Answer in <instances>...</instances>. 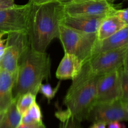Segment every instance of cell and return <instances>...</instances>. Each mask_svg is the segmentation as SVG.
<instances>
[{"label":"cell","mask_w":128,"mask_h":128,"mask_svg":"<svg viewBox=\"0 0 128 128\" xmlns=\"http://www.w3.org/2000/svg\"><path fill=\"white\" fill-rule=\"evenodd\" d=\"M5 34H6L4 32H2V31H0V40H1V39H2V38L3 37L4 35H5Z\"/></svg>","instance_id":"4dcf8cb0"},{"label":"cell","mask_w":128,"mask_h":128,"mask_svg":"<svg viewBox=\"0 0 128 128\" xmlns=\"http://www.w3.org/2000/svg\"><path fill=\"white\" fill-rule=\"evenodd\" d=\"M37 124H24L20 122L17 128H33Z\"/></svg>","instance_id":"83f0119b"},{"label":"cell","mask_w":128,"mask_h":128,"mask_svg":"<svg viewBox=\"0 0 128 128\" xmlns=\"http://www.w3.org/2000/svg\"><path fill=\"white\" fill-rule=\"evenodd\" d=\"M128 101L123 99L109 102L95 103L88 116L87 120L92 122H101L106 125L113 121H127Z\"/></svg>","instance_id":"ba28073f"},{"label":"cell","mask_w":128,"mask_h":128,"mask_svg":"<svg viewBox=\"0 0 128 128\" xmlns=\"http://www.w3.org/2000/svg\"><path fill=\"white\" fill-rule=\"evenodd\" d=\"M128 46V26L104 40H98L90 58L102 52Z\"/></svg>","instance_id":"7c38bea8"},{"label":"cell","mask_w":128,"mask_h":128,"mask_svg":"<svg viewBox=\"0 0 128 128\" xmlns=\"http://www.w3.org/2000/svg\"><path fill=\"white\" fill-rule=\"evenodd\" d=\"M58 38L64 52L75 55L82 64L90 59L98 41L96 33H82L62 24L59 26Z\"/></svg>","instance_id":"5b68a950"},{"label":"cell","mask_w":128,"mask_h":128,"mask_svg":"<svg viewBox=\"0 0 128 128\" xmlns=\"http://www.w3.org/2000/svg\"><path fill=\"white\" fill-rule=\"evenodd\" d=\"M82 62L75 55L64 52L56 72L58 79L73 80L80 73Z\"/></svg>","instance_id":"4fadbf2b"},{"label":"cell","mask_w":128,"mask_h":128,"mask_svg":"<svg viewBox=\"0 0 128 128\" xmlns=\"http://www.w3.org/2000/svg\"><path fill=\"white\" fill-rule=\"evenodd\" d=\"M126 26H128V24L125 23L118 17L112 14L108 15L100 24L96 33L98 40L100 41L112 36Z\"/></svg>","instance_id":"9a60e30c"},{"label":"cell","mask_w":128,"mask_h":128,"mask_svg":"<svg viewBox=\"0 0 128 128\" xmlns=\"http://www.w3.org/2000/svg\"><path fill=\"white\" fill-rule=\"evenodd\" d=\"M6 40H2V39L0 40V61L4 53L5 48H6Z\"/></svg>","instance_id":"484cf974"},{"label":"cell","mask_w":128,"mask_h":128,"mask_svg":"<svg viewBox=\"0 0 128 128\" xmlns=\"http://www.w3.org/2000/svg\"><path fill=\"white\" fill-rule=\"evenodd\" d=\"M36 95L31 92H27L21 95L16 100V108L21 116L24 114L31 107L33 102L36 101Z\"/></svg>","instance_id":"d6986e66"},{"label":"cell","mask_w":128,"mask_h":128,"mask_svg":"<svg viewBox=\"0 0 128 128\" xmlns=\"http://www.w3.org/2000/svg\"><path fill=\"white\" fill-rule=\"evenodd\" d=\"M116 9L110 1L100 0H77L62 5L64 13L69 15L107 16Z\"/></svg>","instance_id":"9c48e42d"},{"label":"cell","mask_w":128,"mask_h":128,"mask_svg":"<svg viewBox=\"0 0 128 128\" xmlns=\"http://www.w3.org/2000/svg\"><path fill=\"white\" fill-rule=\"evenodd\" d=\"M33 128H46V126H45V125L44 124V123L42 121V122L37 124Z\"/></svg>","instance_id":"f546056e"},{"label":"cell","mask_w":128,"mask_h":128,"mask_svg":"<svg viewBox=\"0 0 128 128\" xmlns=\"http://www.w3.org/2000/svg\"><path fill=\"white\" fill-rule=\"evenodd\" d=\"M50 55L46 52L36 51L30 46L19 62L12 90L13 100H17L27 92L36 96L42 81L50 78Z\"/></svg>","instance_id":"7a4b0ae2"},{"label":"cell","mask_w":128,"mask_h":128,"mask_svg":"<svg viewBox=\"0 0 128 128\" xmlns=\"http://www.w3.org/2000/svg\"><path fill=\"white\" fill-rule=\"evenodd\" d=\"M63 13L62 4L58 1L32 5L28 32L31 48L46 52L51 41L58 38L60 21Z\"/></svg>","instance_id":"6da1fadb"},{"label":"cell","mask_w":128,"mask_h":128,"mask_svg":"<svg viewBox=\"0 0 128 128\" xmlns=\"http://www.w3.org/2000/svg\"><path fill=\"white\" fill-rule=\"evenodd\" d=\"M128 59V46L102 52L90 58L82 64L80 73L72 80L76 86L92 77H100L123 66Z\"/></svg>","instance_id":"3957f363"},{"label":"cell","mask_w":128,"mask_h":128,"mask_svg":"<svg viewBox=\"0 0 128 128\" xmlns=\"http://www.w3.org/2000/svg\"><path fill=\"white\" fill-rule=\"evenodd\" d=\"M4 112H2V113H0V122H1V120H2V117H3V115Z\"/></svg>","instance_id":"1f68e13d"},{"label":"cell","mask_w":128,"mask_h":128,"mask_svg":"<svg viewBox=\"0 0 128 128\" xmlns=\"http://www.w3.org/2000/svg\"><path fill=\"white\" fill-rule=\"evenodd\" d=\"M21 114L16 108V100L12 102L4 113L0 122V128H17L21 122Z\"/></svg>","instance_id":"2e32d148"},{"label":"cell","mask_w":128,"mask_h":128,"mask_svg":"<svg viewBox=\"0 0 128 128\" xmlns=\"http://www.w3.org/2000/svg\"><path fill=\"white\" fill-rule=\"evenodd\" d=\"M98 78L92 77L76 86H70L64 99L66 110L80 122L87 120L89 112L96 102Z\"/></svg>","instance_id":"277c9868"},{"label":"cell","mask_w":128,"mask_h":128,"mask_svg":"<svg viewBox=\"0 0 128 128\" xmlns=\"http://www.w3.org/2000/svg\"><path fill=\"white\" fill-rule=\"evenodd\" d=\"M106 126L107 125L104 122H93V124L90 128H106Z\"/></svg>","instance_id":"4316f807"},{"label":"cell","mask_w":128,"mask_h":128,"mask_svg":"<svg viewBox=\"0 0 128 128\" xmlns=\"http://www.w3.org/2000/svg\"><path fill=\"white\" fill-rule=\"evenodd\" d=\"M106 16V15H69L63 13L60 19V23L82 33L94 34L97 33L101 21Z\"/></svg>","instance_id":"8fae6325"},{"label":"cell","mask_w":128,"mask_h":128,"mask_svg":"<svg viewBox=\"0 0 128 128\" xmlns=\"http://www.w3.org/2000/svg\"><path fill=\"white\" fill-rule=\"evenodd\" d=\"M56 116L61 121L60 128H82L81 122L72 117L67 110L57 112Z\"/></svg>","instance_id":"ac0fdd59"},{"label":"cell","mask_w":128,"mask_h":128,"mask_svg":"<svg viewBox=\"0 0 128 128\" xmlns=\"http://www.w3.org/2000/svg\"><path fill=\"white\" fill-rule=\"evenodd\" d=\"M120 79L122 99L128 101V61L120 69Z\"/></svg>","instance_id":"ffe728a7"},{"label":"cell","mask_w":128,"mask_h":128,"mask_svg":"<svg viewBox=\"0 0 128 128\" xmlns=\"http://www.w3.org/2000/svg\"><path fill=\"white\" fill-rule=\"evenodd\" d=\"M100 1H113V0H100Z\"/></svg>","instance_id":"d6a6232c"},{"label":"cell","mask_w":128,"mask_h":128,"mask_svg":"<svg viewBox=\"0 0 128 128\" xmlns=\"http://www.w3.org/2000/svg\"><path fill=\"white\" fill-rule=\"evenodd\" d=\"M120 69L99 77L96 85L95 103L112 102L122 99Z\"/></svg>","instance_id":"30bf717a"},{"label":"cell","mask_w":128,"mask_h":128,"mask_svg":"<svg viewBox=\"0 0 128 128\" xmlns=\"http://www.w3.org/2000/svg\"><path fill=\"white\" fill-rule=\"evenodd\" d=\"M4 53L0 61V69L10 72L16 78L19 62L25 51L30 47L28 33H8Z\"/></svg>","instance_id":"8992f818"},{"label":"cell","mask_w":128,"mask_h":128,"mask_svg":"<svg viewBox=\"0 0 128 128\" xmlns=\"http://www.w3.org/2000/svg\"><path fill=\"white\" fill-rule=\"evenodd\" d=\"M15 5L14 0H0V10L11 8Z\"/></svg>","instance_id":"603a6c76"},{"label":"cell","mask_w":128,"mask_h":128,"mask_svg":"<svg viewBox=\"0 0 128 128\" xmlns=\"http://www.w3.org/2000/svg\"><path fill=\"white\" fill-rule=\"evenodd\" d=\"M108 128H126L125 125L120 121H113L109 123Z\"/></svg>","instance_id":"cb8c5ba5"},{"label":"cell","mask_w":128,"mask_h":128,"mask_svg":"<svg viewBox=\"0 0 128 128\" xmlns=\"http://www.w3.org/2000/svg\"><path fill=\"white\" fill-rule=\"evenodd\" d=\"M41 108L34 101L29 110L21 116V122L24 124H37L42 121Z\"/></svg>","instance_id":"e0dca14e"},{"label":"cell","mask_w":128,"mask_h":128,"mask_svg":"<svg viewBox=\"0 0 128 128\" xmlns=\"http://www.w3.org/2000/svg\"><path fill=\"white\" fill-rule=\"evenodd\" d=\"M111 14L116 16L120 20L124 22L125 23L128 24V9H122V10H119L116 9L113 12L111 13Z\"/></svg>","instance_id":"7402d4cb"},{"label":"cell","mask_w":128,"mask_h":128,"mask_svg":"<svg viewBox=\"0 0 128 128\" xmlns=\"http://www.w3.org/2000/svg\"><path fill=\"white\" fill-rule=\"evenodd\" d=\"M14 78L5 70L0 69V113L4 112L13 101Z\"/></svg>","instance_id":"5bb4252c"},{"label":"cell","mask_w":128,"mask_h":128,"mask_svg":"<svg viewBox=\"0 0 128 128\" xmlns=\"http://www.w3.org/2000/svg\"><path fill=\"white\" fill-rule=\"evenodd\" d=\"M32 4L28 2L0 10V31L7 34L11 32H28L29 21Z\"/></svg>","instance_id":"52a82bcc"},{"label":"cell","mask_w":128,"mask_h":128,"mask_svg":"<svg viewBox=\"0 0 128 128\" xmlns=\"http://www.w3.org/2000/svg\"><path fill=\"white\" fill-rule=\"evenodd\" d=\"M57 0H29L28 2L32 5H40L42 4L47 3V2L56 1Z\"/></svg>","instance_id":"d4e9b609"},{"label":"cell","mask_w":128,"mask_h":128,"mask_svg":"<svg viewBox=\"0 0 128 128\" xmlns=\"http://www.w3.org/2000/svg\"><path fill=\"white\" fill-rule=\"evenodd\" d=\"M60 87V82L58 83L57 86L54 88H52L50 84H41L39 88L38 92H40L41 94L43 95L45 98L48 100L49 102H50L52 99L54 98L55 95L56 94L57 92L58 91Z\"/></svg>","instance_id":"44dd1931"},{"label":"cell","mask_w":128,"mask_h":128,"mask_svg":"<svg viewBox=\"0 0 128 128\" xmlns=\"http://www.w3.org/2000/svg\"><path fill=\"white\" fill-rule=\"evenodd\" d=\"M77 1V0H57L56 1H58V2H60V4L62 5L70 3L71 2H73V1Z\"/></svg>","instance_id":"f1b7e54d"}]
</instances>
